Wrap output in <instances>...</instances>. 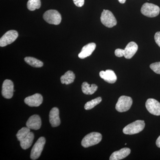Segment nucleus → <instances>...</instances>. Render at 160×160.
I'll return each instance as SVG.
<instances>
[{"instance_id": "19", "label": "nucleus", "mask_w": 160, "mask_h": 160, "mask_svg": "<svg viewBox=\"0 0 160 160\" xmlns=\"http://www.w3.org/2000/svg\"><path fill=\"white\" fill-rule=\"evenodd\" d=\"M98 86L95 84L89 85L87 82H84L82 84V89L83 93L86 95L93 94L97 90Z\"/></svg>"}, {"instance_id": "12", "label": "nucleus", "mask_w": 160, "mask_h": 160, "mask_svg": "<svg viewBox=\"0 0 160 160\" xmlns=\"http://www.w3.org/2000/svg\"><path fill=\"white\" fill-rule=\"evenodd\" d=\"M26 126L30 129L38 130L42 126V121L39 116L33 115L29 118L26 123Z\"/></svg>"}, {"instance_id": "2", "label": "nucleus", "mask_w": 160, "mask_h": 160, "mask_svg": "<svg viewBox=\"0 0 160 160\" xmlns=\"http://www.w3.org/2000/svg\"><path fill=\"white\" fill-rule=\"evenodd\" d=\"M145 127V122L142 120H137L126 126L123 129V133L126 134H137L142 131Z\"/></svg>"}, {"instance_id": "7", "label": "nucleus", "mask_w": 160, "mask_h": 160, "mask_svg": "<svg viewBox=\"0 0 160 160\" xmlns=\"http://www.w3.org/2000/svg\"><path fill=\"white\" fill-rule=\"evenodd\" d=\"M45 143L46 139L43 137H40L36 142L35 143L32 149L30 154V158L32 160H37L40 157L45 146Z\"/></svg>"}, {"instance_id": "28", "label": "nucleus", "mask_w": 160, "mask_h": 160, "mask_svg": "<svg viewBox=\"0 0 160 160\" xmlns=\"http://www.w3.org/2000/svg\"><path fill=\"white\" fill-rule=\"evenodd\" d=\"M154 39L156 43L160 47V32H158L154 36Z\"/></svg>"}, {"instance_id": "8", "label": "nucleus", "mask_w": 160, "mask_h": 160, "mask_svg": "<svg viewBox=\"0 0 160 160\" xmlns=\"http://www.w3.org/2000/svg\"><path fill=\"white\" fill-rule=\"evenodd\" d=\"M18 36V32L11 30L7 32L0 39V46L4 47L14 42Z\"/></svg>"}, {"instance_id": "30", "label": "nucleus", "mask_w": 160, "mask_h": 160, "mask_svg": "<svg viewBox=\"0 0 160 160\" xmlns=\"http://www.w3.org/2000/svg\"><path fill=\"white\" fill-rule=\"evenodd\" d=\"M118 1L121 4H124L126 2V0H118Z\"/></svg>"}, {"instance_id": "5", "label": "nucleus", "mask_w": 160, "mask_h": 160, "mask_svg": "<svg viewBox=\"0 0 160 160\" xmlns=\"http://www.w3.org/2000/svg\"><path fill=\"white\" fill-rule=\"evenodd\" d=\"M101 21L104 26L112 28L117 24V21L111 11L103 9L101 16Z\"/></svg>"}, {"instance_id": "26", "label": "nucleus", "mask_w": 160, "mask_h": 160, "mask_svg": "<svg viewBox=\"0 0 160 160\" xmlns=\"http://www.w3.org/2000/svg\"><path fill=\"white\" fill-rule=\"evenodd\" d=\"M124 49H117L115 51V55L118 57L121 58L124 56Z\"/></svg>"}, {"instance_id": "1", "label": "nucleus", "mask_w": 160, "mask_h": 160, "mask_svg": "<svg viewBox=\"0 0 160 160\" xmlns=\"http://www.w3.org/2000/svg\"><path fill=\"white\" fill-rule=\"evenodd\" d=\"M102 134L99 132H91L83 138L81 144L84 148H88L98 144L102 141Z\"/></svg>"}, {"instance_id": "16", "label": "nucleus", "mask_w": 160, "mask_h": 160, "mask_svg": "<svg viewBox=\"0 0 160 160\" xmlns=\"http://www.w3.org/2000/svg\"><path fill=\"white\" fill-rule=\"evenodd\" d=\"M96 47L94 43H90L83 47L82 51L79 53L78 57L81 59H84L91 55Z\"/></svg>"}, {"instance_id": "24", "label": "nucleus", "mask_w": 160, "mask_h": 160, "mask_svg": "<svg viewBox=\"0 0 160 160\" xmlns=\"http://www.w3.org/2000/svg\"><path fill=\"white\" fill-rule=\"evenodd\" d=\"M30 132V129L28 127H23L21 129H20L18 132L17 134L16 135L17 138L19 142L22 141L23 138H24L26 136L29 134Z\"/></svg>"}, {"instance_id": "13", "label": "nucleus", "mask_w": 160, "mask_h": 160, "mask_svg": "<svg viewBox=\"0 0 160 160\" xmlns=\"http://www.w3.org/2000/svg\"><path fill=\"white\" fill-rule=\"evenodd\" d=\"M49 122L53 127H58L61 124L59 117V110L57 107L52 108L49 114Z\"/></svg>"}, {"instance_id": "18", "label": "nucleus", "mask_w": 160, "mask_h": 160, "mask_svg": "<svg viewBox=\"0 0 160 160\" xmlns=\"http://www.w3.org/2000/svg\"><path fill=\"white\" fill-rule=\"evenodd\" d=\"M34 135L33 132H30L29 134L20 141V146L23 149H29L31 146L34 140Z\"/></svg>"}, {"instance_id": "14", "label": "nucleus", "mask_w": 160, "mask_h": 160, "mask_svg": "<svg viewBox=\"0 0 160 160\" xmlns=\"http://www.w3.org/2000/svg\"><path fill=\"white\" fill-rule=\"evenodd\" d=\"M99 75L104 81L110 84L114 83L117 80V77L114 72L111 69H107L106 71L100 72Z\"/></svg>"}, {"instance_id": "15", "label": "nucleus", "mask_w": 160, "mask_h": 160, "mask_svg": "<svg viewBox=\"0 0 160 160\" xmlns=\"http://www.w3.org/2000/svg\"><path fill=\"white\" fill-rule=\"evenodd\" d=\"M138 50V46L135 42H130L124 49V56L126 59H129L136 53Z\"/></svg>"}, {"instance_id": "23", "label": "nucleus", "mask_w": 160, "mask_h": 160, "mask_svg": "<svg viewBox=\"0 0 160 160\" xmlns=\"http://www.w3.org/2000/svg\"><path fill=\"white\" fill-rule=\"evenodd\" d=\"M102 101V98L98 97L94 99L91 100L89 102H87L85 104L84 108L86 110H90L94 108L95 106L98 105Z\"/></svg>"}, {"instance_id": "10", "label": "nucleus", "mask_w": 160, "mask_h": 160, "mask_svg": "<svg viewBox=\"0 0 160 160\" xmlns=\"http://www.w3.org/2000/svg\"><path fill=\"white\" fill-rule=\"evenodd\" d=\"M146 107L152 114L160 115V103L157 100L153 98L148 99L146 103Z\"/></svg>"}, {"instance_id": "22", "label": "nucleus", "mask_w": 160, "mask_h": 160, "mask_svg": "<svg viewBox=\"0 0 160 160\" xmlns=\"http://www.w3.org/2000/svg\"><path fill=\"white\" fill-rule=\"evenodd\" d=\"M41 6L40 0H29L27 3V8L30 11H34L39 9Z\"/></svg>"}, {"instance_id": "27", "label": "nucleus", "mask_w": 160, "mask_h": 160, "mask_svg": "<svg viewBox=\"0 0 160 160\" xmlns=\"http://www.w3.org/2000/svg\"><path fill=\"white\" fill-rule=\"evenodd\" d=\"M76 6L78 7H82L85 3V0H73Z\"/></svg>"}, {"instance_id": "29", "label": "nucleus", "mask_w": 160, "mask_h": 160, "mask_svg": "<svg viewBox=\"0 0 160 160\" xmlns=\"http://www.w3.org/2000/svg\"><path fill=\"white\" fill-rule=\"evenodd\" d=\"M156 144L158 148H160V136L158 138L156 142Z\"/></svg>"}, {"instance_id": "20", "label": "nucleus", "mask_w": 160, "mask_h": 160, "mask_svg": "<svg viewBox=\"0 0 160 160\" xmlns=\"http://www.w3.org/2000/svg\"><path fill=\"white\" fill-rule=\"evenodd\" d=\"M75 78V75L72 71L66 72L65 74L62 76L61 78V82L62 84L69 85L73 83Z\"/></svg>"}, {"instance_id": "3", "label": "nucleus", "mask_w": 160, "mask_h": 160, "mask_svg": "<svg viewBox=\"0 0 160 160\" xmlns=\"http://www.w3.org/2000/svg\"><path fill=\"white\" fill-rule=\"evenodd\" d=\"M142 14L149 18H154L160 13V8L153 4L145 3L142 6L141 10Z\"/></svg>"}, {"instance_id": "17", "label": "nucleus", "mask_w": 160, "mask_h": 160, "mask_svg": "<svg viewBox=\"0 0 160 160\" xmlns=\"http://www.w3.org/2000/svg\"><path fill=\"white\" fill-rule=\"evenodd\" d=\"M131 152V150L128 148H124L118 151H115L110 156V160H120L127 157Z\"/></svg>"}, {"instance_id": "4", "label": "nucleus", "mask_w": 160, "mask_h": 160, "mask_svg": "<svg viewBox=\"0 0 160 160\" xmlns=\"http://www.w3.org/2000/svg\"><path fill=\"white\" fill-rule=\"evenodd\" d=\"M43 19L49 24L58 25L62 21V16L59 12L56 10L51 9L46 11L43 15Z\"/></svg>"}, {"instance_id": "6", "label": "nucleus", "mask_w": 160, "mask_h": 160, "mask_svg": "<svg viewBox=\"0 0 160 160\" xmlns=\"http://www.w3.org/2000/svg\"><path fill=\"white\" fill-rule=\"evenodd\" d=\"M132 104L131 98L126 96H122L119 98L116 105V109L119 112H125L129 110Z\"/></svg>"}, {"instance_id": "21", "label": "nucleus", "mask_w": 160, "mask_h": 160, "mask_svg": "<svg viewBox=\"0 0 160 160\" xmlns=\"http://www.w3.org/2000/svg\"><path fill=\"white\" fill-rule=\"evenodd\" d=\"M24 60L26 63L29 64L30 66L35 68H40L42 67L43 66L42 62L34 58L28 57L25 58Z\"/></svg>"}, {"instance_id": "9", "label": "nucleus", "mask_w": 160, "mask_h": 160, "mask_svg": "<svg viewBox=\"0 0 160 160\" xmlns=\"http://www.w3.org/2000/svg\"><path fill=\"white\" fill-rule=\"evenodd\" d=\"M14 85L12 81L6 79L3 82L2 87V95L6 99H10L13 96Z\"/></svg>"}, {"instance_id": "11", "label": "nucleus", "mask_w": 160, "mask_h": 160, "mask_svg": "<svg viewBox=\"0 0 160 160\" xmlns=\"http://www.w3.org/2000/svg\"><path fill=\"white\" fill-rule=\"evenodd\" d=\"M43 100L42 95L36 93L26 98L24 100V102L26 105L30 107H38L42 104Z\"/></svg>"}, {"instance_id": "25", "label": "nucleus", "mask_w": 160, "mask_h": 160, "mask_svg": "<svg viewBox=\"0 0 160 160\" xmlns=\"http://www.w3.org/2000/svg\"><path fill=\"white\" fill-rule=\"evenodd\" d=\"M150 68L155 73L160 74V62L152 63L150 65Z\"/></svg>"}]
</instances>
